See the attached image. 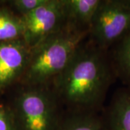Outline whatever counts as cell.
Returning a JSON list of instances; mask_svg holds the SVG:
<instances>
[{
  "label": "cell",
  "mask_w": 130,
  "mask_h": 130,
  "mask_svg": "<svg viewBox=\"0 0 130 130\" xmlns=\"http://www.w3.org/2000/svg\"><path fill=\"white\" fill-rule=\"evenodd\" d=\"M9 106L17 130H56L64 113L50 87L19 85Z\"/></svg>",
  "instance_id": "3957f363"
},
{
  "label": "cell",
  "mask_w": 130,
  "mask_h": 130,
  "mask_svg": "<svg viewBox=\"0 0 130 130\" xmlns=\"http://www.w3.org/2000/svg\"><path fill=\"white\" fill-rule=\"evenodd\" d=\"M88 36L89 29L68 21L59 30L30 48L27 68L18 85L51 87Z\"/></svg>",
  "instance_id": "7a4b0ae2"
},
{
  "label": "cell",
  "mask_w": 130,
  "mask_h": 130,
  "mask_svg": "<svg viewBox=\"0 0 130 130\" xmlns=\"http://www.w3.org/2000/svg\"><path fill=\"white\" fill-rule=\"evenodd\" d=\"M101 113L106 130H130V88L118 89Z\"/></svg>",
  "instance_id": "52a82bcc"
},
{
  "label": "cell",
  "mask_w": 130,
  "mask_h": 130,
  "mask_svg": "<svg viewBox=\"0 0 130 130\" xmlns=\"http://www.w3.org/2000/svg\"><path fill=\"white\" fill-rule=\"evenodd\" d=\"M23 32L22 18L7 6L0 5V42L23 38Z\"/></svg>",
  "instance_id": "8fae6325"
},
{
  "label": "cell",
  "mask_w": 130,
  "mask_h": 130,
  "mask_svg": "<svg viewBox=\"0 0 130 130\" xmlns=\"http://www.w3.org/2000/svg\"><path fill=\"white\" fill-rule=\"evenodd\" d=\"M21 18L24 25L23 38L30 48L68 22L64 0H46L37 9Z\"/></svg>",
  "instance_id": "5b68a950"
},
{
  "label": "cell",
  "mask_w": 130,
  "mask_h": 130,
  "mask_svg": "<svg viewBox=\"0 0 130 130\" xmlns=\"http://www.w3.org/2000/svg\"><path fill=\"white\" fill-rule=\"evenodd\" d=\"M101 0H64L67 20L80 28L90 29Z\"/></svg>",
  "instance_id": "9c48e42d"
},
{
  "label": "cell",
  "mask_w": 130,
  "mask_h": 130,
  "mask_svg": "<svg viewBox=\"0 0 130 130\" xmlns=\"http://www.w3.org/2000/svg\"><path fill=\"white\" fill-rule=\"evenodd\" d=\"M0 130H17L9 105L0 102Z\"/></svg>",
  "instance_id": "4fadbf2b"
},
{
  "label": "cell",
  "mask_w": 130,
  "mask_h": 130,
  "mask_svg": "<svg viewBox=\"0 0 130 130\" xmlns=\"http://www.w3.org/2000/svg\"><path fill=\"white\" fill-rule=\"evenodd\" d=\"M116 78L130 88V32L109 50Z\"/></svg>",
  "instance_id": "30bf717a"
},
{
  "label": "cell",
  "mask_w": 130,
  "mask_h": 130,
  "mask_svg": "<svg viewBox=\"0 0 130 130\" xmlns=\"http://www.w3.org/2000/svg\"><path fill=\"white\" fill-rule=\"evenodd\" d=\"M130 32V0H101L89 29L88 39L108 51Z\"/></svg>",
  "instance_id": "277c9868"
},
{
  "label": "cell",
  "mask_w": 130,
  "mask_h": 130,
  "mask_svg": "<svg viewBox=\"0 0 130 130\" xmlns=\"http://www.w3.org/2000/svg\"><path fill=\"white\" fill-rule=\"evenodd\" d=\"M116 79L109 51L88 38L50 88L66 111L101 112L107 93Z\"/></svg>",
  "instance_id": "6da1fadb"
},
{
  "label": "cell",
  "mask_w": 130,
  "mask_h": 130,
  "mask_svg": "<svg viewBox=\"0 0 130 130\" xmlns=\"http://www.w3.org/2000/svg\"><path fill=\"white\" fill-rule=\"evenodd\" d=\"M46 2V0H11L5 2V4L15 14L23 17L37 9Z\"/></svg>",
  "instance_id": "7c38bea8"
},
{
  "label": "cell",
  "mask_w": 130,
  "mask_h": 130,
  "mask_svg": "<svg viewBox=\"0 0 130 130\" xmlns=\"http://www.w3.org/2000/svg\"><path fill=\"white\" fill-rule=\"evenodd\" d=\"M30 47L23 38L0 42V93L19 84L27 68Z\"/></svg>",
  "instance_id": "8992f818"
},
{
  "label": "cell",
  "mask_w": 130,
  "mask_h": 130,
  "mask_svg": "<svg viewBox=\"0 0 130 130\" xmlns=\"http://www.w3.org/2000/svg\"><path fill=\"white\" fill-rule=\"evenodd\" d=\"M101 112L64 111L56 130H106Z\"/></svg>",
  "instance_id": "ba28073f"
}]
</instances>
